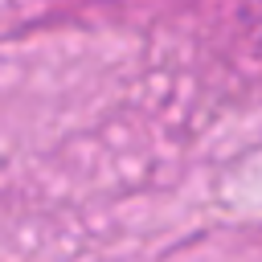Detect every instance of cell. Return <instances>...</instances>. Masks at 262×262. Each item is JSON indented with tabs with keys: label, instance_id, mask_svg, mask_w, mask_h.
Masks as SVG:
<instances>
[{
	"label": "cell",
	"instance_id": "6da1fadb",
	"mask_svg": "<svg viewBox=\"0 0 262 262\" xmlns=\"http://www.w3.org/2000/svg\"><path fill=\"white\" fill-rule=\"evenodd\" d=\"M250 12H254V20H258V29H262V0H250Z\"/></svg>",
	"mask_w": 262,
	"mask_h": 262
}]
</instances>
